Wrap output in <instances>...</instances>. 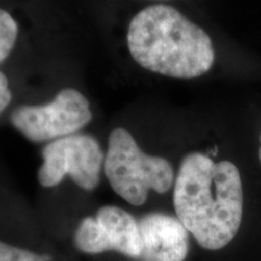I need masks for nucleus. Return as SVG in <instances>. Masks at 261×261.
Returning a JSON list of instances; mask_svg holds the SVG:
<instances>
[{
    "instance_id": "0eeeda50",
    "label": "nucleus",
    "mask_w": 261,
    "mask_h": 261,
    "mask_svg": "<svg viewBox=\"0 0 261 261\" xmlns=\"http://www.w3.org/2000/svg\"><path fill=\"white\" fill-rule=\"evenodd\" d=\"M142 256L146 261H184L189 254V232L177 217L149 213L138 221Z\"/></svg>"
},
{
    "instance_id": "39448f33",
    "label": "nucleus",
    "mask_w": 261,
    "mask_h": 261,
    "mask_svg": "<svg viewBox=\"0 0 261 261\" xmlns=\"http://www.w3.org/2000/svg\"><path fill=\"white\" fill-rule=\"evenodd\" d=\"M92 120L90 102L77 90L65 89L45 106H19L10 121L31 142L41 143L74 135Z\"/></svg>"
},
{
    "instance_id": "423d86ee",
    "label": "nucleus",
    "mask_w": 261,
    "mask_h": 261,
    "mask_svg": "<svg viewBox=\"0 0 261 261\" xmlns=\"http://www.w3.org/2000/svg\"><path fill=\"white\" fill-rule=\"evenodd\" d=\"M74 243L87 254L114 250L137 259L143 252L138 221L116 205H104L96 217L85 218L75 231Z\"/></svg>"
},
{
    "instance_id": "9d476101",
    "label": "nucleus",
    "mask_w": 261,
    "mask_h": 261,
    "mask_svg": "<svg viewBox=\"0 0 261 261\" xmlns=\"http://www.w3.org/2000/svg\"><path fill=\"white\" fill-rule=\"evenodd\" d=\"M0 261H47L44 256L0 241Z\"/></svg>"
},
{
    "instance_id": "20e7f679",
    "label": "nucleus",
    "mask_w": 261,
    "mask_h": 261,
    "mask_svg": "<svg viewBox=\"0 0 261 261\" xmlns=\"http://www.w3.org/2000/svg\"><path fill=\"white\" fill-rule=\"evenodd\" d=\"M41 154L42 165L38 171L41 187H56L65 175L84 190H94L99 184L106 156L92 136L71 135L56 139Z\"/></svg>"
},
{
    "instance_id": "1a4fd4ad",
    "label": "nucleus",
    "mask_w": 261,
    "mask_h": 261,
    "mask_svg": "<svg viewBox=\"0 0 261 261\" xmlns=\"http://www.w3.org/2000/svg\"><path fill=\"white\" fill-rule=\"evenodd\" d=\"M243 112L246 116L248 130H249L254 156H255V161L261 173V107L259 108V106H255L254 108L243 110Z\"/></svg>"
},
{
    "instance_id": "6e6552de",
    "label": "nucleus",
    "mask_w": 261,
    "mask_h": 261,
    "mask_svg": "<svg viewBox=\"0 0 261 261\" xmlns=\"http://www.w3.org/2000/svg\"><path fill=\"white\" fill-rule=\"evenodd\" d=\"M18 37V24L5 10L0 9V63L14 50Z\"/></svg>"
},
{
    "instance_id": "9b49d317",
    "label": "nucleus",
    "mask_w": 261,
    "mask_h": 261,
    "mask_svg": "<svg viewBox=\"0 0 261 261\" xmlns=\"http://www.w3.org/2000/svg\"><path fill=\"white\" fill-rule=\"evenodd\" d=\"M12 99L11 90L9 87V80L6 75L0 70V115L9 107Z\"/></svg>"
},
{
    "instance_id": "f257e3e1",
    "label": "nucleus",
    "mask_w": 261,
    "mask_h": 261,
    "mask_svg": "<svg viewBox=\"0 0 261 261\" xmlns=\"http://www.w3.org/2000/svg\"><path fill=\"white\" fill-rule=\"evenodd\" d=\"M261 194V173L255 161L244 113L232 146L219 144L194 150L180 160L173 185L175 217L198 246L218 252L241 232L248 205Z\"/></svg>"
},
{
    "instance_id": "f03ea898",
    "label": "nucleus",
    "mask_w": 261,
    "mask_h": 261,
    "mask_svg": "<svg viewBox=\"0 0 261 261\" xmlns=\"http://www.w3.org/2000/svg\"><path fill=\"white\" fill-rule=\"evenodd\" d=\"M127 45L144 69L172 79H197L217 63L212 35L171 5L155 4L139 11L129 23Z\"/></svg>"
},
{
    "instance_id": "7ed1b4c3",
    "label": "nucleus",
    "mask_w": 261,
    "mask_h": 261,
    "mask_svg": "<svg viewBox=\"0 0 261 261\" xmlns=\"http://www.w3.org/2000/svg\"><path fill=\"white\" fill-rule=\"evenodd\" d=\"M104 173L110 187L132 205H143L150 191L159 195L173 190L175 171L162 156L149 155L125 128L112 130L104 159Z\"/></svg>"
}]
</instances>
